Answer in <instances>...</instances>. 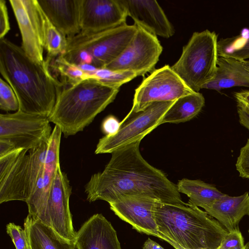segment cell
Wrapping results in <instances>:
<instances>
[{"label":"cell","instance_id":"cell-17","mask_svg":"<svg viewBox=\"0 0 249 249\" xmlns=\"http://www.w3.org/2000/svg\"><path fill=\"white\" fill-rule=\"evenodd\" d=\"M134 24L157 36L169 38L175 33L173 26L156 0H119Z\"/></svg>","mask_w":249,"mask_h":249},{"label":"cell","instance_id":"cell-38","mask_svg":"<svg viewBox=\"0 0 249 249\" xmlns=\"http://www.w3.org/2000/svg\"><path fill=\"white\" fill-rule=\"evenodd\" d=\"M143 249H164L159 244L152 240L150 238H148L143 244Z\"/></svg>","mask_w":249,"mask_h":249},{"label":"cell","instance_id":"cell-6","mask_svg":"<svg viewBox=\"0 0 249 249\" xmlns=\"http://www.w3.org/2000/svg\"><path fill=\"white\" fill-rule=\"evenodd\" d=\"M217 36L208 30L195 32L171 68L192 90L199 92L214 77L219 57Z\"/></svg>","mask_w":249,"mask_h":249},{"label":"cell","instance_id":"cell-25","mask_svg":"<svg viewBox=\"0 0 249 249\" xmlns=\"http://www.w3.org/2000/svg\"><path fill=\"white\" fill-rule=\"evenodd\" d=\"M42 18L44 49L47 53L46 60L51 62L52 58L61 55L64 52L67 39L50 22L42 10Z\"/></svg>","mask_w":249,"mask_h":249},{"label":"cell","instance_id":"cell-13","mask_svg":"<svg viewBox=\"0 0 249 249\" xmlns=\"http://www.w3.org/2000/svg\"><path fill=\"white\" fill-rule=\"evenodd\" d=\"M71 186L66 173L58 168L52 184L46 209V225L62 237L75 241V231L70 209Z\"/></svg>","mask_w":249,"mask_h":249},{"label":"cell","instance_id":"cell-28","mask_svg":"<svg viewBox=\"0 0 249 249\" xmlns=\"http://www.w3.org/2000/svg\"><path fill=\"white\" fill-rule=\"evenodd\" d=\"M131 71H115L107 68H97L90 74L91 78L95 79L111 88L119 89L123 84L138 76Z\"/></svg>","mask_w":249,"mask_h":249},{"label":"cell","instance_id":"cell-27","mask_svg":"<svg viewBox=\"0 0 249 249\" xmlns=\"http://www.w3.org/2000/svg\"><path fill=\"white\" fill-rule=\"evenodd\" d=\"M50 66L63 78V82L69 85L91 78L90 75L83 71L78 65L69 62L61 55L58 56L54 63Z\"/></svg>","mask_w":249,"mask_h":249},{"label":"cell","instance_id":"cell-18","mask_svg":"<svg viewBox=\"0 0 249 249\" xmlns=\"http://www.w3.org/2000/svg\"><path fill=\"white\" fill-rule=\"evenodd\" d=\"M77 249H122L115 230L102 214L91 216L76 232Z\"/></svg>","mask_w":249,"mask_h":249},{"label":"cell","instance_id":"cell-15","mask_svg":"<svg viewBox=\"0 0 249 249\" xmlns=\"http://www.w3.org/2000/svg\"><path fill=\"white\" fill-rule=\"evenodd\" d=\"M159 202L153 197L127 196L109 203L110 209L140 233L157 237L155 210Z\"/></svg>","mask_w":249,"mask_h":249},{"label":"cell","instance_id":"cell-10","mask_svg":"<svg viewBox=\"0 0 249 249\" xmlns=\"http://www.w3.org/2000/svg\"><path fill=\"white\" fill-rule=\"evenodd\" d=\"M194 92L166 65L155 70L135 89L128 113L141 111L154 103L175 101Z\"/></svg>","mask_w":249,"mask_h":249},{"label":"cell","instance_id":"cell-35","mask_svg":"<svg viewBox=\"0 0 249 249\" xmlns=\"http://www.w3.org/2000/svg\"><path fill=\"white\" fill-rule=\"evenodd\" d=\"M236 102L239 123L249 131V106L241 101Z\"/></svg>","mask_w":249,"mask_h":249},{"label":"cell","instance_id":"cell-8","mask_svg":"<svg viewBox=\"0 0 249 249\" xmlns=\"http://www.w3.org/2000/svg\"><path fill=\"white\" fill-rule=\"evenodd\" d=\"M175 101L156 102L137 113H128L121 122L114 134L99 139L95 154L112 153L124 146L137 142L161 124L165 113Z\"/></svg>","mask_w":249,"mask_h":249},{"label":"cell","instance_id":"cell-29","mask_svg":"<svg viewBox=\"0 0 249 249\" xmlns=\"http://www.w3.org/2000/svg\"><path fill=\"white\" fill-rule=\"evenodd\" d=\"M0 108L5 111H17L19 103L11 86L2 78H0Z\"/></svg>","mask_w":249,"mask_h":249},{"label":"cell","instance_id":"cell-9","mask_svg":"<svg viewBox=\"0 0 249 249\" xmlns=\"http://www.w3.org/2000/svg\"><path fill=\"white\" fill-rule=\"evenodd\" d=\"M53 130L49 117L18 110L0 114V140L16 149L32 150L47 142Z\"/></svg>","mask_w":249,"mask_h":249},{"label":"cell","instance_id":"cell-16","mask_svg":"<svg viewBox=\"0 0 249 249\" xmlns=\"http://www.w3.org/2000/svg\"><path fill=\"white\" fill-rule=\"evenodd\" d=\"M119 0H80L81 33H97L126 23Z\"/></svg>","mask_w":249,"mask_h":249},{"label":"cell","instance_id":"cell-5","mask_svg":"<svg viewBox=\"0 0 249 249\" xmlns=\"http://www.w3.org/2000/svg\"><path fill=\"white\" fill-rule=\"evenodd\" d=\"M48 142L36 149H16L0 157V203L25 202L33 194L46 158Z\"/></svg>","mask_w":249,"mask_h":249},{"label":"cell","instance_id":"cell-31","mask_svg":"<svg viewBox=\"0 0 249 249\" xmlns=\"http://www.w3.org/2000/svg\"><path fill=\"white\" fill-rule=\"evenodd\" d=\"M235 166L240 177L249 179V139L240 150Z\"/></svg>","mask_w":249,"mask_h":249},{"label":"cell","instance_id":"cell-19","mask_svg":"<svg viewBox=\"0 0 249 249\" xmlns=\"http://www.w3.org/2000/svg\"><path fill=\"white\" fill-rule=\"evenodd\" d=\"M37 0L48 19L67 38L80 33V0Z\"/></svg>","mask_w":249,"mask_h":249},{"label":"cell","instance_id":"cell-1","mask_svg":"<svg viewBox=\"0 0 249 249\" xmlns=\"http://www.w3.org/2000/svg\"><path fill=\"white\" fill-rule=\"evenodd\" d=\"M140 144L134 143L111 153L104 170L93 174L85 185L87 199L110 203L124 196H145L164 203L187 205L177 185L143 159Z\"/></svg>","mask_w":249,"mask_h":249},{"label":"cell","instance_id":"cell-32","mask_svg":"<svg viewBox=\"0 0 249 249\" xmlns=\"http://www.w3.org/2000/svg\"><path fill=\"white\" fill-rule=\"evenodd\" d=\"M244 238L239 230L229 232L217 249H244Z\"/></svg>","mask_w":249,"mask_h":249},{"label":"cell","instance_id":"cell-21","mask_svg":"<svg viewBox=\"0 0 249 249\" xmlns=\"http://www.w3.org/2000/svg\"><path fill=\"white\" fill-rule=\"evenodd\" d=\"M214 78L202 89L217 91L234 87L249 88V72L241 61L231 57L219 56Z\"/></svg>","mask_w":249,"mask_h":249},{"label":"cell","instance_id":"cell-30","mask_svg":"<svg viewBox=\"0 0 249 249\" xmlns=\"http://www.w3.org/2000/svg\"><path fill=\"white\" fill-rule=\"evenodd\" d=\"M7 233L11 237L16 249H31L25 230L13 223L6 225Z\"/></svg>","mask_w":249,"mask_h":249},{"label":"cell","instance_id":"cell-34","mask_svg":"<svg viewBox=\"0 0 249 249\" xmlns=\"http://www.w3.org/2000/svg\"><path fill=\"white\" fill-rule=\"evenodd\" d=\"M121 124L118 120L113 115H109L104 119L101 124V130L105 136L115 134Z\"/></svg>","mask_w":249,"mask_h":249},{"label":"cell","instance_id":"cell-20","mask_svg":"<svg viewBox=\"0 0 249 249\" xmlns=\"http://www.w3.org/2000/svg\"><path fill=\"white\" fill-rule=\"evenodd\" d=\"M217 220L229 232L239 231V223L245 215L249 216V193L231 196L224 194L213 201L201 206Z\"/></svg>","mask_w":249,"mask_h":249},{"label":"cell","instance_id":"cell-26","mask_svg":"<svg viewBox=\"0 0 249 249\" xmlns=\"http://www.w3.org/2000/svg\"><path fill=\"white\" fill-rule=\"evenodd\" d=\"M218 56L231 57L241 61L249 58V36L221 38L217 43Z\"/></svg>","mask_w":249,"mask_h":249},{"label":"cell","instance_id":"cell-11","mask_svg":"<svg viewBox=\"0 0 249 249\" xmlns=\"http://www.w3.org/2000/svg\"><path fill=\"white\" fill-rule=\"evenodd\" d=\"M137 27V32L126 49L104 68L115 71H131L138 76L151 73L155 70L162 47L156 36Z\"/></svg>","mask_w":249,"mask_h":249},{"label":"cell","instance_id":"cell-2","mask_svg":"<svg viewBox=\"0 0 249 249\" xmlns=\"http://www.w3.org/2000/svg\"><path fill=\"white\" fill-rule=\"evenodd\" d=\"M49 65L33 61L21 46L0 39V72L15 92L19 110L50 117L62 84L51 73Z\"/></svg>","mask_w":249,"mask_h":249},{"label":"cell","instance_id":"cell-39","mask_svg":"<svg viewBox=\"0 0 249 249\" xmlns=\"http://www.w3.org/2000/svg\"><path fill=\"white\" fill-rule=\"evenodd\" d=\"M165 241L170 244L172 246H173L175 249H187L185 248H183L182 247L180 246L178 244L176 243L173 241L171 240V239L166 238L165 239Z\"/></svg>","mask_w":249,"mask_h":249},{"label":"cell","instance_id":"cell-4","mask_svg":"<svg viewBox=\"0 0 249 249\" xmlns=\"http://www.w3.org/2000/svg\"><path fill=\"white\" fill-rule=\"evenodd\" d=\"M119 90L94 78L60 88L49 120L65 137L74 135L113 102Z\"/></svg>","mask_w":249,"mask_h":249},{"label":"cell","instance_id":"cell-3","mask_svg":"<svg viewBox=\"0 0 249 249\" xmlns=\"http://www.w3.org/2000/svg\"><path fill=\"white\" fill-rule=\"evenodd\" d=\"M158 232L187 249H217L229 233L198 207L159 202L155 210Z\"/></svg>","mask_w":249,"mask_h":249},{"label":"cell","instance_id":"cell-22","mask_svg":"<svg viewBox=\"0 0 249 249\" xmlns=\"http://www.w3.org/2000/svg\"><path fill=\"white\" fill-rule=\"evenodd\" d=\"M31 249H75V241L62 237L52 228L28 214L24 221Z\"/></svg>","mask_w":249,"mask_h":249},{"label":"cell","instance_id":"cell-7","mask_svg":"<svg viewBox=\"0 0 249 249\" xmlns=\"http://www.w3.org/2000/svg\"><path fill=\"white\" fill-rule=\"evenodd\" d=\"M137 28L135 24L124 23L97 33L80 32L67 38L66 47L62 54L83 52L89 57L92 65L98 69L104 68L124 52L135 35Z\"/></svg>","mask_w":249,"mask_h":249},{"label":"cell","instance_id":"cell-33","mask_svg":"<svg viewBox=\"0 0 249 249\" xmlns=\"http://www.w3.org/2000/svg\"><path fill=\"white\" fill-rule=\"evenodd\" d=\"M10 29L6 1L0 0V39L4 38Z\"/></svg>","mask_w":249,"mask_h":249},{"label":"cell","instance_id":"cell-23","mask_svg":"<svg viewBox=\"0 0 249 249\" xmlns=\"http://www.w3.org/2000/svg\"><path fill=\"white\" fill-rule=\"evenodd\" d=\"M204 105L205 98L199 92H194L180 97L165 113L161 124H178L190 121L198 114Z\"/></svg>","mask_w":249,"mask_h":249},{"label":"cell","instance_id":"cell-12","mask_svg":"<svg viewBox=\"0 0 249 249\" xmlns=\"http://www.w3.org/2000/svg\"><path fill=\"white\" fill-rule=\"evenodd\" d=\"M20 30L21 47L33 61L45 64L42 10L37 0H10Z\"/></svg>","mask_w":249,"mask_h":249},{"label":"cell","instance_id":"cell-36","mask_svg":"<svg viewBox=\"0 0 249 249\" xmlns=\"http://www.w3.org/2000/svg\"><path fill=\"white\" fill-rule=\"evenodd\" d=\"M15 150H16L15 148L10 142L5 140H0V157L4 156Z\"/></svg>","mask_w":249,"mask_h":249},{"label":"cell","instance_id":"cell-37","mask_svg":"<svg viewBox=\"0 0 249 249\" xmlns=\"http://www.w3.org/2000/svg\"><path fill=\"white\" fill-rule=\"evenodd\" d=\"M236 101H241L249 106V90H242L234 94Z\"/></svg>","mask_w":249,"mask_h":249},{"label":"cell","instance_id":"cell-24","mask_svg":"<svg viewBox=\"0 0 249 249\" xmlns=\"http://www.w3.org/2000/svg\"><path fill=\"white\" fill-rule=\"evenodd\" d=\"M176 185L178 192L186 195L189 197L187 204L198 207L209 204L225 194L213 184L199 179L184 178L179 180Z\"/></svg>","mask_w":249,"mask_h":249},{"label":"cell","instance_id":"cell-14","mask_svg":"<svg viewBox=\"0 0 249 249\" xmlns=\"http://www.w3.org/2000/svg\"><path fill=\"white\" fill-rule=\"evenodd\" d=\"M62 132L55 125L48 141L46 158L36 186L26 202L29 214L46 225V209L51 187L60 167L59 152Z\"/></svg>","mask_w":249,"mask_h":249},{"label":"cell","instance_id":"cell-41","mask_svg":"<svg viewBox=\"0 0 249 249\" xmlns=\"http://www.w3.org/2000/svg\"><path fill=\"white\" fill-rule=\"evenodd\" d=\"M244 249H249V241L248 242H247L246 245H245Z\"/></svg>","mask_w":249,"mask_h":249},{"label":"cell","instance_id":"cell-40","mask_svg":"<svg viewBox=\"0 0 249 249\" xmlns=\"http://www.w3.org/2000/svg\"><path fill=\"white\" fill-rule=\"evenodd\" d=\"M241 62L245 68L249 72V60H241Z\"/></svg>","mask_w":249,"mask_h":249}]
</instances>
